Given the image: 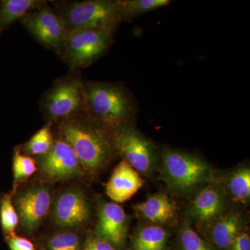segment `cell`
I'll use <instances>...</instances> for the list:
<instances>
[{
    "instance_id": "19",
    "label": "cell",
    "mask_w": 250,
    "mask_h": 250,
    "mask_svg": "<svg viewBox=\"0 0 250 250\" xmlns=\"http://www.w3.org/2000/svg\"><path fill=\"white\" fill-rule=\"evenodd\" d=\"M52 123L47 122L24 145V149L28 154L34 156H45L53 147L54 141L52 130Z\"/></svg>"
},
{
    "instance_id": "27",
    "label": "cell",
    "mask_w": 250,
    "mask_h": 250,
    "mask_svg": "<svg viewBox=\"0 0 250 250\" xmlns=\"http://www.w3.org/2000/svg\"><path fill=\"white\" fill-rule=\"evenodd\" d=\"M83 250H116L111 243L99 238L89 236L85 242Z\"/></svg>"
},
{
    "instance_id": "14",
    "label": "cell",
    "mask_w": 250,
    "mask_h": 250,
    "mask_svg": "<svg viewBox=\"0 0 250 250\" xmlns=\"http://www.w3.org/2000/svg\"><path fill=\"white\" fill-rule=\"evenodd\" d=\"M136 210L147 221L164 223L173 218L175 207L166 195L159 194L139 203L136 206Z\"/></svg>"
},
{
    "instance_id": "23",
    "label": "cell",
    "mask_w": 250,
    "mask_h": 250,
    "mask_svg": "<svg viewBox=\"0 0 250 250\" xmlns=\"http://www.w3.org/2000/svg\"><path fill=\"white\" fill-rule=\"evenodd\" d=\"M230 192L239 201H246L250 196V171L244 167L233 173L229 184Z\"/></svg>"
},
{
    "instance_id": "28",
    "label": "cell",
    "mask_w": 250,
    "mask_h": 250,
    "mask_svg": "<svg viewBox=\"0 0 250 250\" xmlns=\"http://www.w3.org/2000/svg\"><path fill=\"white\" fill-rule=\"evenodd\" d=\"M231 250H250V238L246 233H238L231 243Z\"/></svg>"
},
{
    "instance_id": "16",
    "label": "cell",
    "mask_w": 250,
    "mask_h": 250,
    "mask_svg": "<svg viewBox=\"0 0 250 250\" xmlns=\"http://www.w3.org/2000/svg\"><path fill=\"white\" fill-rule=\"evenodd\" d=\"M222 205L221 196L218 192L214 188H207L195 197L192 208L194 214L199 220L207 221L218 214Z\"/></svg>"
},
{
    "instance_id": "4",
    "label": "cell",
    "mask_w": 250,
    "mask_h": 250,
    "mask_svg": "<svg viewBox=\"0 0 250 250\" xmlns=\"http://www.w3.org/2000/svg\"><path fill=\"white\" fill-rule=\"evenodd\" d=\"M116 30L82 29L69 34L61 57L72 70L89 66L110 48Z\"/></svg>"
},
{
    "instance_id": "29",
    "label": "cell",
    "mask_w": 250,
    "mask_h": 250,
    "mask_svg": "<svg viewBox=\"0 0 250 250\" xmlns=\"http://www.w3.org/2000/svg\"><path fill=\"white\" fill-rule=\"evenodd\" d=\"M44 250V249H42V250Z\"/></svg>"
},
{
    "instance_id": "15",
    "label": "cell",
    "mask_w": 250,
    "mask_h": 250,
    "mask_svg": "<svg viewBox=\"0 0 250 250\" xmlns=\"http://www.w3.org/2000/svg\"><path fill=\"white\" fill-rule=\"evenodd\" d=\"M47 2L42 0H0V36L11 24Z\"/></svg>"
},
{
    "instance_id": "26",
    "label": "cell",
    "mask_w": 250,
    "mask_h": 250,
    "mask_svg": "<svg viewBox=\"0 0 250 250\" xmlns=\"http://www.w3.org/2000/svg\"><path fill=\"white\" fill-rule=\"evenodd\" d=\"M6 237L11 250H35L34 244L29 240L17 236L16 233Z\"/></svg>"
},
{
    "instance_id": "20",
    "label": "cell",
    "mask_w": 250,
    "mask_h": 250,
    "mask_svg": "<svg viewBox=\"0 0 250 250\" xmlns=\"http://www.w3.org/2000/svg\"><path fill=\"white\" fill-rule=\"evenodd\" d=\"M165 230L159 227H147L138 233L134 250H162L166 241Z\"/></svg>"
},
{
    "instance_id": "7",
    "label": "cell",
    "mask_w": 250,
    "mask_h": 250,
    "mask_svg": "<svg viewBox=\"0 0 250 250\" xmlns=\"http://www.w3.org/2000/svg\"><path fill=\"white\" fill-rule=\"evenodd\" d=\"M112 142L116 152L123 156L135 170L146 173L155 160V149L132 125H125L111 131Z\"/></svg>"
},
{
    "instance_id": "24",
    "label": "cell",
    "mask_w": 250,
    "mask_h": 250,
    "mask_svg": "<svg viewBox=\"0 0 250 250\" xmlns=\"http://www.w3.org/2000/svg\"><path fill=\"white\" fill-rule=\"evenodd\" d=\"M48 247L50 250H81L80 238L75 233H58L50 238Z\"/></svg>"
},
{
    "instance_id": "5",
    "label": "cell",
    "mask_w": 250,
    "mask_h": 250,
    "mask_svg": "<svg viewBox=\"0 0 250 250\" xmlns=\"http://www.w3.org/2000/svg\"><path fill=\"white\" fill-rule=\"evenodd\" d=\"M41 108L51 123L83 113V80L79 75L72 74L56 81L42 98Z\"/></svg>"
},
{
    "instance_id": "21",
    "label": "cell",
    "mask_w": 250,
    "mask_h": 250,
    "mask_svg": "<svg viewBox=\"0 0 250 250\" xmlns=\"http://www.w3.org/2000/svg\"><path fill=\"white\" fill-rule=\"evenodd\" d=\"M0 223L6 236L15 233L19 216L12 202V196L4 194L0 199Z\"/></svg>"
},
{
    "instance_id": "6",
    "label": "cell",
    "mask_w": 250,
    "mask_h": 250,
    "mask_svg": "<svg viewBox=\"0 0 250 250\" xmlns=\"http://www.w3.org/2000/svg\"><path fill=\"white\" fill-rule=\"evenodd\" d=\"M48 2L28 13L21 21L36 41L60 56L70 31Z\"/></svg>"
},
{
    "instance_id": "9",
    "label": "cell",
    "mask_w": 250,
    "mask_h": 250,
    "mask_svg": "<svg viewBox=\"0 0 250 250\" xmlns=\"http://www.w3.org/2000/svg\"><path fill=\"white\" fill-rule=\"evenodd\" d=\"M39 166L42 175L54 182L80 177L83 170L72 148L60 137L55 139L50 152L41 156Z\"/></svg>"
},
{
    "instance_id": "22",
    "label": "cell",
    "mask_w": 250,
    "mask_h": 250,
    "mask_svg": "<svg viewBox=\"0 0 250 250\" xmlns=\"http://www.w3.org/2000/svg\"><path fill=\"white\" fill-rule=\"evenodd\" d=\"M36 169L37 167L34 159L27 154H22L20 149H18L14 153L13 159L15 188L18 184L35 173Z\"/></svg>"
},
{
    "instance_id": "10",
    "label": "cell",
    "mask_w": 250,
    "mask_h": 250,
    "mask_svg": "<svg viewBox=\"0 0 250 250\" xmlns=\"http://www.w3.org/2000/svg\"><path fill=\"white\" fill-rule=\"evenodd\" d=\"M50 190L42 185L33 186L21 192L15 205L22 226L29 232L38 228L49 210Z\"/></svg>"
},
{
    "instance_id": "11",
    "label": "cell",
    "mask_w": 250,
    "mask_h": 250,
    "mask_svg": "<svg viewBox=\"0 0 250 250\" xmlns=\"http://www.w3.org/2000/svg\"><path fill=\"white\" fill-rule=\"evenodd\" d=\"M90 206L83 192L67 190L61 193L54 207V223L61 228H76L90 217Z\"/></svg>"
},
{
    "instance_id": "17",
    "label": "cell",
    "mask_w": 250,
    "mask_h": 250,
    "mask_svg": "<svg viewBox=\"0 0 250 250\" xmlns=\"http://www.w3.org/2000/svg\"><path fill=\"white\" fill-rule=\"evenodd\" d=\"M170 4L169 0H118L123 22L131 21L141 15Z\"/></svg>"
},
{
    "instance_id": "1",
    "label": "cell",
    "mask_w": 250,
    "mask_h": 250,
    "mask_svg": "<svg viewBox=\"0 0 250 250\" xmlns=\"http://www.w3.org/2000/svg\"><path fill=\"white\" fill-rule=\"evenodd\" d=\"M83 113L110 131L132 125L138 104L131 91L120 82L83 80Z\"/></svg>"
},
{
    "instance_id": "2",
    "label": "cell",
    "mask_w": 250,
    "mask_h": 250,
    "mask_svg": "<svg viewBox=\"0 0 250 250\" xmlns=\"http://www.w3.org/2000/svg\"><path fill=\"white\" fill-rule=\"evenodd\" d=\"M59 137L72 148L83 170L95 172L107 164L116 152L111 131L84 113L59 122Z\"/></svg>"
},
{
    "instance_id": "18",
    "label": "cell",
    "mask_w": 250,
    "mask_h": 250,
    "mask_svg": "<svg viewBox=\"0 0 250 250\" xmlns=\"http://www.w3.org/2000/svg\"><path fill=\"white\" fill-rule=\"evenodd\" d=\"M240 226V219L234 215L224 217L215 224L212 236L217 246L223 249L231 246L235 237L239 233Z\"/></svg>"
},
{
    "instance_id": "12",
    "label": "cell",
    "mask_w": 250,
    "mask_h": 250,
    "mask_svg": "<svg viewBox=\"0 0 250 250\" xmlns=\"http://www.w3.org/2000/svg\"><path fill=\"white\" fill-rule=\"evenodd\" d=\"M126 213L121 206L108 202L100 205L95 228L97 236L111 245L121 246L126 236Z\"/></svg>"
},
{
    "instance_id": "25",
    "label": "cell",
    "mask_w": 250,
    "mask_h": 250,
    "mask_svg": "<svg viewBox=\"0 0 250 250\" xmlns=\"http://www.w3.org/2000/svg\"><path fill=\"white\" fill-rule=\"evenodd\" d=\"M183 250H210L197 233L188 227H185L181 234Z\"/></svg>"
},
{
    "instance_id": "13",
    "label": "cell",
    "mask_w": 250,
    "mask_h": 250,
    "mask_svg": "<svg viewBox=\"0 0 250 250\" xmlns=\"http://www.w3.org/2000/svg\"><path fill=\"white\" fill-rule=\"evenodd\" d=\"M144 180L125 160L115 167L106 185V193L113 201L122 203L130 200L142 188Z\"/></svg>"
},
{
    "instance_id": "8",
    "label": "cell",
    "mask_w": 250,
    "mask_h": 250,
    "mask_svg": "<svg viewBox=\"0 0 250 250\" xmlns=\"http://www.w3.org/2000/svg\"><path fill=\"white\" fill-rule=\"evenodd\" d=\"M161 158L166 178L175 188L186 190L200 183L208 175L207 164L191 154L166 149Z\"/></svg>"
},
{
    "instance_id": "3",
    "label": "cell",
    "mask_w": 250,
    "mask_h": 250,
    "mask_svg": "<svg viewBox=\"0 0 250 250\" xmlns=\"http://www.w3.org/2000/svg\"><path fill=\"white\" fill-rule=\"evenodd\" d=\"M52 2L53 9L70 32L88 29L116 30L123 22L118 0Z\"/></svg>"
}]
</instances>
